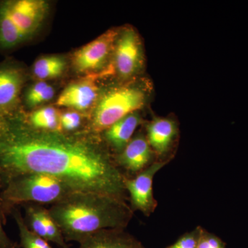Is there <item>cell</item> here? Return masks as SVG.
<instances>
[{
    "label": "cell",
    "instance_id": "d6986e66",
    "mask_svg": "<svg viewBox=\"0 0 248 248\" xmlns=\"http://www.w3.org/2000/svg\"><path fill=\"white\" fill-rule=\"evenodd\" d=\"M203 229L199 227L190 232L183 235L174 244L167 248H197Z\"/></svg>",
    "mask_w": 248,
    "mask_h": 248
},
{
    "label": "cell",
    "instance_id": "5bb4252c",
    "mask_svg": "<svg viewBox=\"0 0 248 248\" xmlns=\"http://www.w3.org/2000/svg\"><path fill=\"white\" fill-rule=\"evenodd\" d=\"M177 131V126L172 120L166 118L156 119L147 127V140L156 153L164 154L169 149Z\"/></svg>",
    "mask_w": 248,
    "mask_h": 248
},
{
    "label": "cell",
    "instance_id": "e0dca14e",
    "mask_svg": "<svg viewBox=\"0 0 248 248\" xmlns=\"http://www.w3.org/2000/svg\"><path fill=\"white\" fill-rule=\"evenodd\" d=\"M58 110L49 107L33 111L26 122L31 126L45 131H60L61 128Z\"/></svg>",
    "mask_w": 248,
    "mask_h": 248
},
{
    "label": "cell",
    "instance_id": "277c9868",
    "mask_svg": "<svg viewBox=\"0 0 248 248\" xmlns=\"http://www.w3.org/2000/svg\"><path fill=\"white\" fill-rule=\"evenodd\" d=\"M48 8L44 0L0 1V50H14L31 38L45 20Z\"/></svg>",
    "mask_w": 248,
    "mask_h": 248
},
{
    "label": "cell",
    "instance_id": "ba28073f",
    "mask_svg": "<svg viewBox=\"0 0 248 248\" xmlns=\"http://www.w3.org/2000/svg\"><path fill=\"white\" fill-rule=\"evenodd\" d=\"M165 164L166 162L154 163L133 179H125V190L133 211L140 210L145 215H150L154 211L156 203L153 193V179Z\"/></svg>",
    "mask_w": 248,
    "mask_h": 248
},
{
    "label": "cell",
    "instance_id": "9c48e42d",
    "mask_svg": "<svg viewBox=\"0 0 248 248\" xmlns=\"http://www.w3.org/2000/svg\"><path fill=\"white\" fill-rule=\"evenodd\" d=\"M141 41L133 29L124 30L117 37L115 48V66L124 78L133 76L143 63Z\"/></svg>",
    "mask_w": 248,
    "mask_h": 248
},
{
    "label": "cell",
    "instance_id": "ac0fdd59",
    "mask_svg": "<svg viewBox=\"0 0 248 248\" xmlns=\"http://www.w3.org/2000/svg\"><path fill=\"white\" fill-rule=\"evenodd\" d=\"M55 90L50 85L42 81L30 86L24 93V104L29 107H35L51 100Z\"/></svg>",
    "mask_w": 248,
    "mask_h": 248
},
{
    "label": "cell",
    "instance_id": "2e32d148",
    "mask_svg": "<svg viewBox=\"0 0 248 248\" xmlns=\"http://www.w3.org/2000/svg\"><path fill=\"white\" fill-rule=\"evenodd\" d=\"M18 206L14 207L10 210L19 232V241L22 248H53L48 241L31 231L26 222L24 216L19 211Z\"/></svg>",
    "mask_w": 248,
    "mask_h": 248
},
{
    "label": "cell",
    "instance_id": "7c38bea8",
    "mask_svg": "<svg viewBox=\"0 0 248 248\" xmlns=\"http://www.w3.org/2000/svg\"><path fill=\"white\" fill-rule=\"evenodd\" d=\"M140 242L125 229L102 230L79 243L78 248H141Z\"/></svg>",
    "mask_w": 248,
    "mask_h": 248
},
{
    "label": "cell",
    "instance_id": "cb8c5ba5",
    "mask_svg": "<svg viewBox=\"0 0 248 248\" xmlns=\"http://www.w3.org/2000/svg\"><path fill=\"white\" fill-rule=\"evenodd\" d=\"M143 248V247H142V248Z\"/></svg>",
    "mask_w": 248,
    "mask_h": 248
},
{
    "label": "cell",
    "instance_id": "8fae6325",
    "mask_svg": "<svg viewBox=\"0 0 248 248\" xmlns=\"http://www.w3.org/2000/svg\"><path fill=\"white\" fill-rule=\"evenodd\" d=\"M152 158L151 147L143 136L132 139L118 154L117 164L131 173H140L148 167Z\"/></svg>",
    "mask_w": 248,
    "mask_h": 248
},
{
    "label": "cell",
    "instance_id": "8992f818",
    "mask_svg": "<svg viewBox=\"0 0 248 248\" xmlns=\"http://www.w3.org/2000/svg\"><path fill=\"white\" fill-rule=\"evenodd\" d=\"M26 81L25 70L15 62L0 63V117L16 115Z\"/></svg>",
    "mask_w": 248,
    "mask_h": 248
},
{
    "label": "cell",
    "instance_id": "52a82bcc",
    "mask_svg": "<svg viewBox=\"0 0 248 248\" xmlns=\"http://www.w3.org/2000/svg\"><path fill=\"white\" fill-rule=\"evenodd\" d=\"M117 31L110 30L78 49L73 56V64L79 73L97 71L107 62L113 47Z\"/></svg>",
    "mask_w": 248,
    "mask_h": 248
},
{
    "label": "cell",
    "instance_id": "44dd1931",
    "mask_svg": "<svg viewBox=\"0 0 248 248\" xmlns=\"http://www.w3.org/2000/svg\"><path fill=\"white\" fill-rule=\"evenodd\" d=\"M197 248H225V245L219 238L203 230Z\"/></svg>",
    "mask_w": 248,
    "mask_h": 248
},
{
    "label": "cell",
    "instance_id": "7402d4cb",
    "mask_svg": "<svg viewBox=\"0 0 248 248\" xmlns=\"http://www.w3.org/2000/svg\"><path fill=\"white\" fill-rule=\"evenodd\" d=\"M6 214L7 211L0 201V248H16V244L9 239L3 226Z\"/></svg>",
    "mask_w": 248,
    "mask_h": 248
},
{
    "label": "cell",
    "instance_id": "3957f363",
    "mask_svg": "<svg viewBox=\"0 0 248 248\" xmlns=\"http://www.w3.org/2000/svg\"><path fill=\"white\" fill-rule=\"evenodd\" d=\"M60 179L40 173H23L6 178L0 190V201L8 213L23 204L53 205L72 192Z\"/></svg>",
    "mask_w": 248,
    "mask_h": 248
},
{
    "label": "cell",
    "instance_id": "9a60e30c",
    "mask_svg": "<svg viewBox=\"0 0 248 248\" xmlns=\"http://www.w3.org/2000/svg\"><path fill=\"white\" fill-rule=\"evenodd\" d=\"M66 62L60 56L43 57L36 60L32 66V73L37 79L46 80L61 76L65 71Z\"/></svg>",
    "mask_w": 248,
    "mask_h": 248
},
{
    "label": "cell",
    "instance_id": "ffe728a7",
    "mask_svg": "<svg viewBox=\"0 0 248 248\" xmlns=\"http://www.w3.org/2000/svg\"><path fill=\"white\" fill-rule=\"evenodd\" d=\"M61 128L66 131H74L81 125V117L76 112H66L60 117Z\"/></svg>",
    "mask_w": 248,
    "mask_h": 248
},
{
    "label": "cell",
    "instance_id": "7a4b0ae2",
    "mask_svg": "<svg viewBox=\"0 0 248 248\" xmlns=\"http://www.w3.org/2000/svg\"><path fill=\"white\" fill-rule=\"evenodd\" d=\"M48 210L66 241L78 244L102 230L125 229L133 215L126 201L88 192H73Z\"/></svg>",
    "mask_w": 248,
    "mask_h": 248
},
{
    "label": "cell",
    "instance_id": "6da1fadb",
    "mask_svg": "<svg viewBox=\"0 0 248 248\" xmlns=\"http://www.w3.org/2000/svg\"><path fill=\"white\" fill-rule=\"evenodd\" d=\"M40 173L60 179L75 192L126 201V177L107 150L89 139L31 126L17 114L0 118V173L3 179Z\"/></svg>",
    "mask_w": 248,
    "mask_h": 248
},
{
    "label": "cell",
    "instance_id": "4fadbf2b",
    "mask_svg": "<svg viewBox=\"0 0 248 248\" xmlns=\"http://www.w3.org/2000/svg\"><path fill=\"white\" fill-rule=\"evenodd\" d=\"M140 122V115L137 112H134L116 122L105 130L104 137L106 140L118 154L122 153L132 140Z\"/></svg>",
    "mask_w": 248,
    "mask_h": 248
},
{
    "label": "cell",
    "instance_id": "30bf717a",
    "mask_svg": "<svg viewBox=\"0 0 248 248\" xmlns=\"http://www.w3.org/2000/svg\"><path fill=\"white\" fill-rule=\"evenodd\" d=\"M97 86L92 80H84L68 85L59 96V107L78 110L89 109L97 97Z\"/></svg>",
    "mask_w": 248,
    "mask_h": 248
},
{
    "label": "cell",
    "instance_id": "603a6c76",
    "mask_svg": "<svg viewBox=\"0 0 248 248\" xmlns=\"http://www.w3.org/2000/svg\"><path fill=\"white\" fill-rule=\"evenodd\" d=\"M3 184H4V179H3L2 176H1V174L0 173V190L2 187Z\"/></svg>",
    "mask_w": 248,
    "mask_h": 248
},
{
    "label": "cell",
    "instance_id": "5b68a950",
    "mask_svg": "<svg viewBox=\"0 0 248 248\" xmlns=\"http://www.w3.org/2000/svg\"><path fill=\"white\" fill-rule=\"evenodd\" d=\"M146 94L137 87L117 88L106 93L99 101L93 117L94 131L102 132L130 114L140 110Z\"/></svg>",
    "mask_w": 248,
    "mask_h": 248
}]
</instances>
